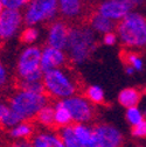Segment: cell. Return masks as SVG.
<instances>
[{"label":"cell","mask_w":146,"mask_h":147,"mask_svg":"<svg viewBox=\"0 0 146 147\" xmlns=\"http://www.w3.org/2000/svg\"><path fill=\"white\" fill-rule=\"evenodd\" d=\"M97 34L88 25L70 27L66 53L68 60L75 65L85 63L97 50Z\"/></svg>","instance_id":"cell-1"},{"label":"cell","mask_w":146,"mask_h":147,"mask_svg":"<svg viewBox=\"0 0 146 147\" xmlns=\"http://www.w3.org/2000/svg\"><path fill=\"white\" fill-rule=\"evenodd\" d=\"M68 55L66 50L51 48L48 46H45L41 51V69L45 72L59 69V68H64L68 63Z\"/></svg>","instance_id":"cell-12"},{"label":"cell","mask_w":146,"mask_h":147,"mask_svg":"<svg viewBox=\"0 0 146 147\" xmlns=\"http://www.w3.org/2000/svg\"><path fill=\"white\" fill-rule=\"evenodd\" d=\"M34 134H35L34 126L30 121H21L14 127H12L11 130H8V137L14 141L30 140Z\"/></svg>","instance_id":"cell-18"},{"label":"cell","mask_w":146,"mask_h":147,"mask_svg":"<svg viewBox=\"0 0 146 147\" xmlns=\"http://www.w3.org/2000/svg\"><path fill=\"white\" fill-rule=\"evenodd\" d=\"M4 11V7H3V4H1V1H0V13H1Z\"/></svg>","instance_id":"cell-35"},{"label":"cell","mask_w":146,"mask_h":147,"mask_svg":"<svg viewBox=\"0 0 146 147\" xmlns=\"http://www.w3.org/2000/svg\"><path fill=\"white\" fill-rule=\"evenodd\" d=\"M3 4L4 9H12V11H24L30 0H0Z\"/></svg>","instance_id":"cell-28"},{"label":"cell","mask_w":146,"mask_h":147,"mask_svg":"<svg viewBox=\"0 0 146 147\" xmlns=\"http://www.w3.org/2000/svg\"><path fill=\"white\" fill-rule=\"evenodd\" d=\"M7 147H33L30 140H16L11 142Z\"/></svg>","instance_id":"cell-32"},{"label":"cell","mask_w":146,"mask_h":147,"mask_svg":"<svg viewBox=\"0 0 146 147\" xmlns=\"http://www.w3.org/2000/svg\"><path fill=\"white\" fill-rule=\"evenodd\" d=\"M118 41L119 40H118V36H117V33L116 32H110V33H107V34H104V35H102V39H101V42L104 46H107V47L115 46Z\"/></svg>","instance_id":"cell-31"},{"label":"cell","mask_w":146,"mask_h":147,"mask_svg":"<svg viewBox=\"0 0 146 147\" xmlns=\"http://www.w3.org/2000/svg\"><path fill=\"white\" fill-rule=\"evenodd\" d=\"M42 83L46 95L56 100H64L76 95L80 86L76 76L67 67L45 72Z\"/></svg>","instance_id":"cell-2"},{"label":"cell","mask_w":146,"mask_h":147,"mask_svg":"<svg viewBox=\"0 0 146 147\" xmlns=\"http://www.w3.org/2000/svg\"><path fill=\"white\" fill-rule=\"evenodd\" d=\"M11 83V74L6 64L0 60V90H4Z\"/></svg>","instance_id":"cell-29"},{"label":"cell","mask_w":146,"mask_h":147,"mask_svg":"<svg viewBox=\"0 0 146 147\" xmlns=\"http://www.w3.org/2000/svg\"><path fill=\"white\" fill-rule=\"evenodd\" d=\"M30 142L33 147H66L59 133L54 130H41L35 132Z\"/></svg>","instance_id":"cell-13"},{"label":"cell","mask_w":146,"mask_h":147,"mask_svg":"<svg viewBox=\"0 0 146 147\" xmlns=\"http://www.w3.org/2000/svg\"><path fill=\"white\" fill-rule=\"evenodd\" d=\"M133 7L129 0H102L97 6L99 14L118 24L132 12Z\"/></svg>","instance_id":"cell-9"},{"label":"cell","mask_w":146,"mask_h":147,"mask_svg":"<svg viewBox=\"0 0 146 147\" xmlns=\"http://www.w3.org/2000/svg\"><path fill=\"white\" fill-rule=\"evenodd\" d=\"M24 25L22 12L4 9L0 13V42H8L20 35Z\"/></svg>","instance_id":"cell-8"},{"label":"cell","mask_w":146,"mask_h":147,"mask_svg":"<svg viewBox=\"0 0 146 147\" xmlns=\"http://www.w3.org/2000/svg\"><path fill=\"white\" fill-rule=\"evenodd\" d=\"M35 120L40 126L45 127V130H51L53 127H55V110H54V105L51 104L46 105L38 113Z\"/></svg>","instance_id":"cell-20"},{"label":"cell","mask_w":146,"mask_h":147,"mask_svg":"<svg viewBox=\"0 0 146 147\" xmlns=\"http://www.w3.org/2000/svg\"><path fill=\"white\" fill-rule=\"evenodd\" d=\"M131 134L136 138H146V119L131 127Z\"/></svg>","instance_id":"cell-30"},{"label":"cell","mask_w":146,"mask_h":147,"mask_svg":"<svg viewBox=\"0 0 146 147\" xmlns=\"http://www.w3.org/2000/svg\"><path fill=\"white\" fill-rule=\"evenodd\" d=\"M143 94L146 96V86H145V88H144V90H143Z\"/></svg>","instance_id":"cell-37"},{"label":"cell","mask_w":146,"mask_h":147,"mask_svg":"<svg viewBox=\"0 0 146 147\" xmlns=\"http://www.w3.org/2000/svg\"><path fill=\"white\" fill-rule=\"evenodd\" d=\"M57 4L64 20H76L83 13V0H57Z\"/></svg>","instance_id":"cell-14"},{"label":"cell","mask_w":146,"mask_h":147,"mask_svg":"<svg viewBox=\"0 0 146 147\" xmlns=\"http://www.w3.org/2000/svg\"><path fill=\"white\" fill-rule=\"evenodd\" d=\"M57 133L61 137L66 147H81V145H80V142H78V140L75 136L74 126L72 125L57 128Z\"/></svg>","instance_id":"cell-25"},{"label":"cell","mask_w":146,"mask_h":147,"mask_svg":"<svg viewBox=\"0 0 146 147\" xmlns=\"http://www.w3.org/2000/svg\"><path fill=\"white\" fill-rule=\"evenodd\" d=\"M125 118L127 120V123L130 124L131 127L138 125L139 123H141L145 117H144V113L143 111L138 107H130V109H126V112H125Z\"/></svg>","instance_id":"cell-26"},{"label":"cell","mask_w":146,"mask_h":147,"mask_svg":"<svg viewBox=\"0 0 146 147\" xmlns=\"http://www.w3.org/2000/svg\"><path fill=\"white\" fill-rule=\"evenodd\" d=\"M124 71H125V74H126L127 76H133L135 74H136V70L133 68L129 67V65H124Z\"/></svg>","instance_id":"cell-33"},{"label":"cell","mask_w":146,"mask_h":147,"mask_svg":"<svg viewBox=\"0 0 146 147\" xmlns=\"http://www.w3.org/2000/svg\"><path fill=\"white\" fill-rule=\"evenodd\" d=\"M41 51L38 45L26 46L18 55L15 64V75L18 82L42 81L43 71L41 69Z\"/></svg>","instance_id":"cell-5"},{"label":"cell","mask_w":146,"mask_h":147,"mask_svg":"<svg viewBox=\"0 0 146 147\" xmlns=\"http://www.w3.org/2000/svg\"><path fill=\"white\" fill-rule=\"evenodd\" d=\"M19 123H21V120L13 112L8 102H0V126L6 130H11Z\"/></svg>","instance_id":"cell-19"},{"label":"cell","mask_w":146,"mask_h":147,"mask_svg":"<svg viewBox=\"0 0 146 147\" xmlns=\"http://www.w3.org/2000/svg\"><path fill=\"white\" fill-rule=\"evenodd\" d=\"M54 110H55V127L61 128L72 125L70 113L62 100H56L54 103Z\"/></svg>","instance_id":"cell-21"},{"label":"cell","mask_w":146,"mask_h":147,"mask_svg":"<svg viewBox=\"0 0 146 147\" xmlns=\"http://www.w3.org/2000/svg\"><path fill=\"white\" fill-rule=\"evenodd\" d=\"M141 92L137 88H124L118 94V103L125 107H136L141 100Z\"/></svg>","instance_id":"cell-17"},{"label":"cell","mask_w":146,"mask_h":147,"mask_svg":"<svg viewBox=\"0 0 146 147\" xmlns=\"http://www.w3.org/2000/svg\"><path fill=\"white\" fill-rule=\"evenodd\" d=\"M8 104L21 121H30L49 104V97L46 94H34L18 88L9 96Z\"/></svg>","instance_id":"cell-4"},{"label":"cell","mask_w":146,"mask_h":147,"mask_svg":"<svg viewBox=\"0 0 146 147\" xmlns=\"http://www.w3.org/2000/svg\"><path fill=\"white\" fill-rule=\"evenodd\" d=\"M124 65H129L136 70V72L144 70V60L135 50H126L123 54Z\"/></svg>","instance_id":"cell-24"},{"label":"cell","mask_w":146,"mask_h":147,"mask_svg":"<svg viewBox=\"0 0 146 147\" xmlns=\"http://www.w3.org/2000/svg\"><path fill=\"white\" fill-rule=\"evenodd\" d=\"M18 88L30 91L34 94H46L45 92V86L42 81H35V82H18Z\"/></svg>","instance_id":"cell-27"},{"label":"cell","mask_w":146,"mask_h":147,"mask_svg":"<svg viewBox=\"0 0 146 147\" xmlns=\"http://www.w3.org/2000/svg\"><path fill=\"white\" fill-rule=\"evenodd\" d=\"M70 113L72 124H88L95 117V107L85 96L74 95L62 100Z\"/></svg>","instance_id":"cell-7"},{"label":"cell","mask_w":146,"mask_h":147,"mask_svg":"<svg viewBox=\"0 0 146 147\" xmlns=\"http://www.w3.org/2000/svg\"><path fill=\"white\" fill-rule=\"evenodd\" d=\"M116 33L119 42L129 49L146 47V16L132 11L117 24Z\"/></svg>","instance_id":"cell-3"},{"label":"cell","mask_w":146,"mask_h":147,"mask_svg":"<svg viewBox=\"0 0 146 147\" xmlns=\"http://www.w3.org/2000/svg\"><path fill=\"white\" fill-rule=\"evenodd\" d=\"M70 26L64 20H55L48 25L46 34V46L61 50L67 49Z\"/></svg>","instance_id":"cell-10"},{"label":"cell","mask_w":146,"mask_h":147,"mask_svg":"<svg viewBox=\"0 0 146 147\" xmlns=\"http://www.w3.org/2000/svg\"><path fill=\"white\" fill-rule=\"evenodd\" d=\"M26 26L38 27L43 24H51L60 15L57 0H30L22 11Z\"/></svg>","instance_id":"cell-6"},{"label":"cell","mask_w":146,"mask_h":147,"mask_svg":"<svg viewBox=\"0 0 146 147\" xmlns=\"http://www.w3.org/2000/svg\"><path fill=\"white\" fill-rule=\"evenodd\" d=\"M84 96L87 97V99L93 104V105H101L104 103L105 100V94L104 90L102 89V86L97 85V84H93L89 85L85 89Z\"/></svg>","instance_id":"cell-23"},{"label":"cell","mask_w":146,"mask_h":147,"mask_svg":"<svg viewBox=\"0 0 146 147\" xmlns=\"http://www.w3.org/2000/svg\"><path fill=\"white\" fill-rule=\"evenodd\" d=\"M0 102H1V96H0Z\"/></svg>","instance_id":"cell-38"},{"label":"cell","mask_w":146,"mask_h":147,"mask_svg":"<svg viewBox=\"0 0 146 147\" xmlns=\"http://www.w3.org/2000/svg\"><path fill=\"white\" fill-rule=\"evenodd\" d=\"M143 113H144V117H145V119H146V107L144 109V111H143Z\"/></svg>","instance_id":"cell-36"},{"label":"cell","mask_w":146,"mask_h":147,"mask_svg":"<svg viewBox=\"0 0 146 147\" xmlns=\"http://www.w3.org/2000/svg\"><path fill=\"white\" fill-rule=\"evenodd\" d=\"M72 126L81 147H98L93 126L89 124H72Z\"/></svg>","instance_id":"cell-16"},{"label":"cell","mask_w":146,"mask_h":147,"mask_svg":"<svg viewBox=\"0 0 146 147\" xmlns=\"http://www.w3.org/2000/svg\"><path fill=\"white\" fill-rule=\"evenodd\" d=\"M20 41L26 45V46H35L39 42L40 36H41V30L39 27H32V26H26L22 32L20 33Z\"/></svg>","instance_id":"cell-22"},{"label":"cell","mask_w":146,"mask_h":147,"mask_svg":"<svg viewBox=\"0 0 146 147\" xmlns=\"http://www.w3.org/2000/svg\"><path fill=\"white\" fill-rule=\"evenodd\" d=\"M95 138L98 147H122L123 134L118 127L102 123L94 127Z\"/></svg>","instance_id":"cell-11"},{"label":"cell","mask_w":146,"mask_h":147,"mask_svg":"<svg viewBox=\"0 0 146 147\" xmlns=\"http://www.w3.org/2000/svg\"><path fill=\"white\" fill-rule=\"evenodd\" d=\"M129 1H130V4L132 5V7L135 8V7H139V6L144 5L145 0H129Z\"/></svg>","instance_id":"cell-34"},{"label":"cell","mask_w":146,"mask_h":147,"mask_svg":"<svg viewBox=\"0 0 146 147\" xmlns=\"http://www.w3.org/2000/svg\"><path fill=\"white\" fill-rule=\"evenodd\" d=\"M88 26L96 34L104 35V34H107L110 32H115L117 24L111 21L110 19H107V18H105L104 15L99 14L98 12H95L90 15Z\"/></svg>","instance_id":"cell-15"}]
</instances>
